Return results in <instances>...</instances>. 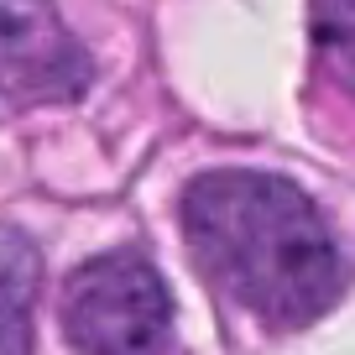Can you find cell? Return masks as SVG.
Masks as SVG:
<instances>
[{"label":"cell","instance_id":"1","mask_svg":"<svg viewBox=\"0 0 355 355\" xmlns=\"http://www.w3.org/2000/svg\"><path fill=\"white\" fill-rule=\"evenodd\" d=\"M183 241L204 277L266 329H303L350 288L319 204L272 173H204L183 193Z\"/></svg>","mask_w":355,"mask_h":355},{"label":"cell","instance_id":"2","mask_svg":"<svg viewBox=\"0 0 355 355\" xmlns=\"http://www.w3.org/2000/svg\"><path fill=\"white\" fill-rule=\"evenodd\" d=\"M63 334L73 355H167L173 298L141 251H105L63 288Z\"/></svg>","mask_w":355,"mask_h":355},{"label":"cell","instance_id":"3","mask_svg":"<svg viewBox=\"0 0 355 355\" xmlns=\"http://www.w3.org/2000/svg\"><path fill=\"white\" fill-rule=\"evenodd\" d=\"M94 78L53 0H0V121L78 100Z\"/></svg>","mask_w":355,"mask_h":355},{"label":"cell","instance_id":"4","mask_svg":"<svg viewBox=\"0 0 355 355\" xmlns=\"http://www.w3.org/2000/svg\"><path fill=\"white\" fill-rule=\"evenodd\" d=\"M42 256L16 225H0V355H32Z\"/></svg>","mask_w":355,"mask_h":355},{"label":"cell","instance_id":"5","mask_svg":"<svg viewBox=\"0 0 355 355\" xmlns=\"http://www.w3.org/2000/svg\"><path fill=\"white\" fill-rule=\"evenodd\" d=\"M313 42L345 94H355V0H313Z\"/></svg>","mask_w":355,"mask_h":355}]
</instances>
